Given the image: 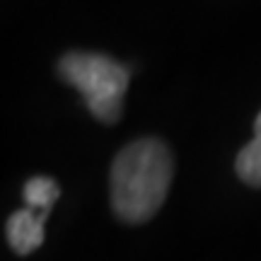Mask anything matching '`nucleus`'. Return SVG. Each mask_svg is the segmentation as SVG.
<instances>
[{
  "label": "nucleus",
  "instance_id": "1",
  "mask_svg": "<svg viewBox=\"0 0 261 261\" xmlns=\"http://www.w3.org/2000/svg\"><path fill=\"white\" fill-rule=\"evenodd\" d=\"M174 174V160L160 138H140L112 165V205L123 223L138 225L158 213Z\"/></svg>",
  "mask_w": 261,
  "mask_h": 261
},
{
  "label": "nucleus",
  "instance_id": "2",
  "mask_svg": "<svg viewBox=\"0 0 261 261\" xmlns=\"http://www.w3.org/2000/svg\"><path fill=\"white\" fill-rule=\"evenodd\" d=\"M58 75L85 97L87 109L102 123H116L128 90V70L114 58L87 51H70L58 61Z\"/></svg>",
  "mask_w": 261,
  "mask_h": 261
},
{
  "label": "nucleus",
  "instance_id": "3",
  "mask_svg": "<svg viewBox=\"0 0 261 261\" xmlns=\"http://www.w3.org/2000/svg\"><path fill=\"white\" fill-rule=\"evenodd\" d=\"M48 213L51 211H39V208L27 205V208L10 215L8 242L19 256H27L37 247H41V242H44V223H46Z\"/></svg>",
  "mask_w": 261,
  "mask_h": 261
},
{
  "label": "nucleus",
  "instance_id": "4",
  "mask_svg": "<svg viewBox=\"0 0 261 261\" xmlns=\"http://www.w3.org/2000/svg\"><path fill=\"white\" fill-rule=\"evenodd\" d=\"M237 177L244 184L261 189V112L254 121V138L249 145H244L237 155Z\"/></svg>",
  "mask_w": 261,
  "mask_h": 261
},
{
  "label": "nucleus",
  "instance_id": "5",
  "mask_svg": "<svg viewBox=\"0 0 261 261\" xmlns=\"http://www.w3.org/2000/svg\"><path fill=\"white\" fill-rule=\"evenodd\" d=\"M58 196H61V189L48 177H32L24 184V201H27V205L39 208V211H51V205L56 203Z\"/></svg>",
  "mask_w": 261,
  "mask_h": 261
}]
</instances>
